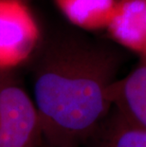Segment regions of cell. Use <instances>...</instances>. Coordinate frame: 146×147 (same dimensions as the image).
I'll list each match as a JSON object with an SVG mask.
<instances>
[{"label": "cell", "instance_id": "1", "mask_svg": "<svg viewBox=\"0 0 146 147\" xmlns=\"http://www.w3.org/2000/svg\"><path fill=\"white\" fill-rule=\"evenodd\" d=\"M35 49L32 99L43 142L52 147H82L113 107L111 93L123 52L73 29L50 34Z\"/></svg>", "mask_w": 146, "mask_h": 147}, {"label": "cell", "instance_id": "2", "mask_svg": "<svg viewBox=\"0 0 146 147\" xmlns=\"http://www.w3.org/2000/svg\"><path fill=\"white\" fill-rule=\"evenodd\" d=\"M38 110L8 68L0 67V147H42Z\"/></svg>", "mask_w": 146, "mask_h": 147}, {"label": "cell", "instance_id": "3", "mask_svg": "<svg viewBox=\"0 0 146 147\" xmlns=\"http://www.w3.org/2000/svg\"><path fill=\"white\" fill-rule=\"evenodd\" d=\"M37 40V29L22 3L0 0V67L8 68L29 57Z\"/></svg>", "mask_w": 146, "mask_h": 147}, {"label": "cell", "instance_id": "4", "mask_svg": "<svg viewBox=\"0 0 146 147\" xmlns=\"http://www.w3.org/2000/svg\"><path fill=\"white\" fill-rule=\"evenodd\" d=\"M113 107L130 123L146 129V53L131 72L115 83Z\"/></svg>", "mask_w": 146, "mask_h": 147}, {"label": "cell", "instance_id": "5", "mask_svg": "<svg viewBox=\"0 0 146 147\" xmlns=\"http://www.w3.org/2000/svg\"><path fill=\"white\" fill-rule=\"evenodd\" d=\"M120 45L146 53V0H116L107 26Z\"/></svg>", "mask_w": 146, "mask_h": 147}, {"label": "cell", "instance_id": "6", "mask_svg": "<svg viewBox=\"0 0 146 147\" xmlns=\"http://www.w3.org/2000/svg\"><path fill=\"white\" fill-rule=\"evenodd\" d=\"M82 147H146V129L130 123L112 107Z\"/></svg>", "mask_w": 146, "mask_h": 147}, {"label": "cell", "instance_id": "7", "mask_svg": "<svg viewBox=\"0 0 146 147\" xmlns=\"http://www.w3.org/2000/svg\"><path fill=\"white\" fill-rule=\"evenodd\" d=\"M73 25L83 30L106 27L116 0H53Z\"/></svg>", "mask_w": 146, "mask_h": 147}, {"label": "cell", "instance_id": "8", "mask_svg": "<svg viewBox=\"0 0 146 147\" xmlns=\"http://www.w3.org/2000/svg\"><path fill=\"white\" fill-rule=\"evenodd\" d=\"M42 147H52V146H49V145L46 144V143H44V142H43V145H42Z\"/></svg>", "mask_w": 146, "mask_h": 147}]
</instances>
